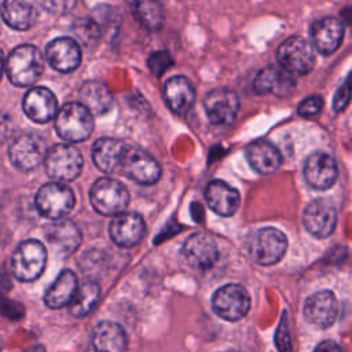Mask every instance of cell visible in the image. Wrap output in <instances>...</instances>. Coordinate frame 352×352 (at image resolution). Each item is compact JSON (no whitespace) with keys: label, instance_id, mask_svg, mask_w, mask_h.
<instances>
[{"label":"cell","instance_id":"obj_9","mask_svg":"<svg viewBox=\"0 0 352 352\" xmlns=\"http://www.w3.org/2000/svg\"><path fill=\"white\" fill-rule=\"evenodd\" d=\"M212 307L220 318L235 322L249 312L250 296L243 286L228 283L214 292L212 297Z\"/></svg>","mask_w":352,"mask_h":352},{"label":"cell","instance_id":"obj_34","mask_svg":"<svg viewBox=\"0 0 352 352\" xmlns=\"http://www.w3.org/2000/svg\"><path fill=\"white\" fill-rule=\"evenodd\" d=\"M172 65H173V59L170 58V55L166 51L154 52L148 58V67H150L151 73L155 74L157 77H161L162 73L166 69H169Z\"/></svg>","mask_w":352,"mask_h":352},{"label":"cell","instance_id":"obj_1","mask_svg":"<svg viewBox=\"0 0 352 352\" xmlns=\"http://www.w3.org/2000/svg\"><path fill=\"white\" fill-rule=\"evenodd\" d=\"M6 70L10 81L14 85H32L38 80L44 70L43 55L34 45H19L10 54Z\"/></svg>","mask_w":352,"mask_h":352},{"label":"cell","instance_id":"obj_25","mask_svg":"<svg viewBox=\"0 0 352 352\" xmlns=\"http://www.w3.org/2000/svg\"><path fill=\"white\" fill-rule=\"evenodd\" d=\"M126 144L114 138H102L92 146L94 164L106 173H111L120 169L122 157L126 150Z\"/></svg>","mask_w":352,"mask_h":352},{"label":"cell","instance_id":"obj_26","mask_svg":"<svg viewBox=\"0 0 352 352\" xmlns=\"http://www.w3.org/2000/svg\"><path fill=\"white\" fill-rule=\"evenodd\" d=\"M92 345L96 352H124L128 337L118 323L103 320L92 330Z\"/></svg>","mask_w":352,"mask_h":352},{"label":"cell","instance_id":"obj_30","mask_svg":"<svg viewBox=\"0 0 352 352\" xmlns=\"http://www.w3.org/2000/svg\"><path fill=\"white\" fill-rule=\"evenodd\" d=\"M80 103L89 110L91 114L103 116L113 104V96L110 89L99 81H87L78 89Z\"/></svg>","mask_w":352,"mask_h":352},{"label":"cell","instance_id":"obj_28","mask_svg":"<svg viewBox=\"0 0 352 352\" xmlns=\"http://www.w3.org/2000/svg\"><path fill=\"white\" fill-rule=\"evenodd\" d=\"M1 15L8 26L26 30L36 23L38 11L33 0H4Z\"/></svg>","mask_w":352,"mask_h":352},{"label":"cell","instance_id":"obj_6","mask_svg":"<svg viewBox=\"0 0 352 352\" xmlns=\"http://www.w3.org/2000/svg\"><path fill=\"white\" fill-rule=\"evenodd\" d=\"M74 204V194L65 183H47L36 194V208L38 213L51 220H59L69 214Z\"/></svg>","mask_w":352,"mask_h":352},{"label":"cell","instance_id":"obj_16","mask_svg":"<svg viewBox=\"0 0 352 352\" xmlns=\"http://www.w3.org/2000/svg\"><path fill=\"white\" fill-rule=\"evenodd\" d=\"M338 315V302L330 290H320L309 296L304 304L305 319L320 329L330 327Z\"/></svg>","mask_w":352,"mask_h":352},{"label":"cell","instance_id":"obj_17","mask_svg":"<svg viewBox=\"0 0 352 352\" xmlns=\"http://www.w3.org/2000/svg\"><path fill=\"white\" fill-rule=\"evenodd\" d=\"M183 254L191 267L206 270L217 261L219 249L212 236L205 232H194L186 239Z\"/></svg>","mask_w":352,"mask_h":352},{"label":"cell","instance_id":"obj_2","mask_svg":"<svg viewBox=\"0 0 352 352\" xmlns=\"http://www.w3.org/2000/svg\"><path fill=\"white\" fill-rule=\"evenodd\" d=\"M55 129L67 142H82L94 131V117L80 102H70L56 113Z\"/></svg>","mask_w":352,"mask_h":352},{"label":"cell","instance_id":"obj_41","mask_svg":"<svg viewBox=\"0 0 352 352\" xmlns=\"http://www.w3.org/2000/svg\"><path fill=\"white\" fill-rule=\"evenodd\" d=\"M3 345H4V341H3V338L0 337V351L3 349Z\"/></svg>","mask_w":352,"mask_h":352},{"label":"cell","instance_id":"obj_18","mask_svg":"<svg viewBox=\"0 0 352 352\" xmlns=\"http://www.w3.org/2000/svg\"><path fill=\"white\" fill-rule=\"evenodd\" d=\"M44 234L52 250L60 257L70 256L81 243V232L70 220H55L45 227Z\"/></svg>","mask_w":352,"mask_h":352},{"label":"cell","instance_id":"obj_23","mask_svg":"<svg viewBox=\"0 0 352 352\" xmlns=\"http://www.w3.org/2000/svg\"><path fill=\"white\" fill-rule=\"evenodd\" d=\"M164 99L168 107L177 116L191 110L195 102V89L191 81L184 76H173L164 85Z\"/></svg>","mask_w":352,"mask_h":352},{"label":"cell","instance_id":"obj_32","mask_svg":"<svg viewBox=\"0 0 352 352\" xmlns=\"http://www.w3.org/2000/svg\"><path fill=\"white\" fill-rule=\"evenodd\" d=\"M133 14L136 19L150 30H158L164 25V11L157 0H136Z\"/></svg>","mask_w":352,"mask_h":352},{"label":"cell","instance_id":"obj_40","mask_svg":"<svg viewBox=\"0 0 352 352\" xmlns=\"http://www.w3.org/2000/svg\"><path fill=\"white\" fill-rule=\"evenodd\" d=\"M4 54L3 51L0 50V78H1V74H3V70H4Z\"/></svg>","mask_w":352,"mask_h":352},{"label":"cell","instance_id":"obj_19","mask_svg":"<svg viewBox=\"0 0 352 352\" xmlns=\"http://www.w3.org/2000/svg\"><path fill=\"white\" fill-rule=\"evenodd\" d=\"M296 88L294 76L276 65H270L261 69L253 81V89L256 94H274L278 96H286Z\"/></svg>","mask_w":352,"mask_h":352},{"label":"cell","instance_id":"obj_35","mask_svg":"<svg viewBox=\"0 0 352 352\" xmlns=\"http://www.w3.org/2000/svg\"><path fill=\"white\" fill-rule=\"evenodd\" d=\"M323 98L320 95H311L305 98L297 107V113L301 117H312L322 110Z\"/></svg>","mask_w":352,"mask_h":352},{"label":"cell","instance_id":"obj_11","mask_svg":"<svg viewBox=\"0 0 352 352\" xmlns=\"http://www.w3.org/2000/svg\"><path fill=\"white\" fill-rule=\"evenodd\" d=\"M204 109L213 125H231L239 110V99L232 89L214 88L205 95Z\"/></svg>","mask_w":352,"mask_h":352},{"label":"cell","instance_id":"obj_24","mask_svg":"<svg viewBox=\"0 0 352 352\" xmlns=\"http://www.w3.org/2000/svg\"><path fill=\"white\" fill-rule=\"evenodd\" d=\"M205 198L209 208L220 216H231L241 204L239 192L221 180H213L205 190Z\"/></svg>","mask_w":352,"mask_h":352},{"label":"cell","instance_id":"obj_20","mask_svg":"<svg viewBox=\"0 0 352 352\" xmlns=\"http://www.w3.org/2000/svg\"><path fill=\"white\" fill-rule=\"evenodd\" d=\"M45 56L55 70L70 73L80 66L81 50L74 38L59 37L47 45Z\"/></svg>","mask_w":352,"mask_h":352},{"label":"cell","instance_id":"obj_15","mask_svg":"<svg viewBox=\"0 0 352 352\" xmlns=\"http://www.w3.org/2000/svg\"><path fill=\"white\" fill-rule=\"evenodd\" d=\"M146 231L143 217L135 212H122L111 220L109 234L111 241L121 248H131L138 245Z\"/></svg>","mask_w":352,"mask_h":352},{"label":"cell","instance_id":"obj_14","mask_svg":"<svg viewBox=\"0 0 352 352\" xmlns=\"http://www.w3.org/2000/svg\"><path fill=\"white\" fill-rule=\"evenodd\" d=\"M338 177V168L333 157L323 151L312 153L304 164V179L316 190L330 188Z\"/></svg>","mask_w":352,"mask_h":352},{"label":"cell","instance_id":"obj_38","mask_svg":"<svg viewBox=\"0 0 352 352\" xmlns=\"http://www.w3.org/2000/svg\"><path fill=\"white\" fill-rule=\"evenodd\" d=\"M12 133L11 117L0 110V143H4Z\"/></svg>","mask_w":352,"mask_h":352},{"label":"cell","instance_id":"obj_7","mask_svg":"<svg viewBox=\"0 0 352 352\" xmlns=\"http://www.w3.org/2000/svg\"><path fill=\"white\" fill-rule=\"evenodd\" d=\"M287 249L286 235L274 227L260 228L252 235L249 253L252 260L260 265L276 264Z\"/></svg>","mask_w":352,"mask_h":352},{"label":"cell","instance_id":"obj_8","mask_svg":"<svg viewBox=\"0 0 352 352\" xmlns=\"http://www.w3.org/2000/svg\"><path fill=\"white\" fill-rule=\"evenodd\" d=\"M47 250L36 239H28L18 245L12 256L14 276L22 282L37 279L45 268Z\"/></svg>","mask_w":352,"mask_h":352},{"label":"cell","instance_id":"obj_31","mask_svg":"<svg viewBox=\"0 0 352 352\" xmlns=\"http://www.w3.org/2000/svg\"><path fill=\"white\" fill-rule=\"evenodd\" d=\"M100 289L99 285L94 280H84L78 287L77 292L72 300L70 305V312L72 315L81 318L88 315L92 308L96 305L99 300Z\"/></svg>","mask_w":352,"mask_h":352},{"label":"cell","instance_id":"obj_39","mask_svg":"<svg viewBox=\"0 0 352 352\" xmlns=\"http://www.w3.org/2000/svg\"><path fill=\"white\" fill-rule=\"evenodd\" d=\"M314 352H345L337 342L326 340L322 341L320 344L316 345V348L314 349Z\"/></svg>","mask_w":352,"mask_h":352},{"label":"cell","instance_id":"obj_36","mask_svg":"<svg viewBox=\"0 0 352 352\" xmlns=\"http://www.w3.org/2000/svg\"><path fill=\"white\" fill-rule=\"evenodd\" d=\"M76 1L77 0H43V4L50 12L62 15L69 12L74 7Z\"/></svg>","mask_w":352,"mask_h":352},{"label":"cell","instance_id":"obj_12","mask_svg":"<svg viewBox=\"0 0 352 352\" xmlns=\"http://www.w3.org/2000/svg\"><path fill=\"white\" fill-rule=\"evenodd\" d=\"M47 154L44 140L33 133H23L14 139L10 146L8 155L14 166L21 170H32L37 168Z\"/></svg>","mask_w":352,"mask_h":352},{"label":"cell","instance_id":"obj_42","mask_svg":"<svg viewBox=\"0 0 352 352\" xmlns=\"http://www.w3.org/2000/svg\"><path fill=\"white\" fill-rule=\"evenodd\" d=\"M228 352H239V351H228Z\"/></svg>","mask_w":352,"mask_h":352},{"label":"cell","instance_id":"obj_5","mask_svg":"<svg viewBox=\"0 0 352 352\" xmlns=\"http://www.w3.org/2000/svg\"><path fill=\"white\" fill-rule=\"evenodd\" d=\"M47 175L59 183L74 180L82 169V155L72 144H55L44 157Z\"/></svg>","mask_w":352,"mask_h":352},{"label":"cell","instance_id":"obj_22","mask_svg":"<svg viewBox=\"0 0 352 352\" xmlns=\"http://www.w3.org/2000/svg\"><path fill=\"white\" fill-rule=\"evenodd\" d=\"M23 110L34 122H48L58 113L56 96L45 87H34L23 98Z\"/></svg>","mask_w":352,"mask_h":352},{"label":"cell","instance_id":"obj_37","mask_svg":"<svg viewBox=\"0 0 352 352\" xmlns=\"http://www.w3.org/2000/svg\"><path fill=\"white\" fill-rule=\"evenodd\" d=\"M349 102V82L345 81L336 92L333 106L336 111H341Z\"/></svg>","mask_w":352,"mask_h":352},{"label":"cell","instance_id":"obj_33","mask_svg":"<svg viewBox=\"0 0 352 352\" xmlns=\"http://www.w3.org/2000/svg\"><path fill=\"white\" fill-rule=\"evenodd\" d=\"M73 32L76 37L84 44V45H92L98 41L100 36V26L94 19H80L73 25Z\"/></svg>","mask_w":352,"mask_h":352},{"label":"cell","instance_id":"obj_29","mask_svg":"<svg viewBox=\"0 0 352 352\" xmlns=\"http://www.w3.org/2000/svg\"><path fill=\"white\" fill-rule=\"evenodd\" d=\"M78 280L72 270H63L55 282L48 287L44 294V302L48 308L58 309L69 305L77 292Z\"/></svg>","mask_w":352,"mask_h":352},{"label":"cell","instance_id":"obj_21","mask_svg":"<svg viewBox=\"0 0 352 352\" xmlns=\"http://www.w3.org/2000/svg\"><path fill=\"white\" fill-rule=\"evenodd\" d=\"M344 37V25L334 16H324L316 21L311 28V38L315 51L323 55L333 54Z\"/></svg>","mask_w":352,"mask_h":352},{"label":"cell","instance_id":"obj_27","mask_svg":"<svg viewBox=\"0 0 352 352\" xmlns=\"http://www.w3.org/2000/svg\"><path fill=\"white\" fill-rule=\"evenodd\" d=\"M246 160L249 165L261 175H270L282 165L279 150L268 140H256L246 148Z\"/></svg>","mask_w":352,"mask_h":352},{"label":"cell","instance_id":"obj_10","mask_svg":"<svg viewBox=\"0 0 352 352\" xmlns=\"http://www.w3.org/2000/svg\"><path fill=\"white\" fill-rule=\"evenodd\" d=\"M118 170L139 184H154L161 177V166L157 160L147 151L129 146Z\"/></svg>","mask_w":352,"mask_h":352},{"label":"cell","instance_id":"obj_3","mask_svg":"<svg viewBox=\"0 0 352 352\" xmlns=\"http://www.w3.org/2000/svg\"><path fill=\"white\" fill-rule=\"evenodd\" d=\"M89 199L98 213L103 216H117L126 209L129 191L116 179L100 177L91 186Z\"/></svg>","mask_w":352,"mask_h":352},{"label":"cell","instance_id":"obj_4","mask_svg":"<svg viewBox=\"0 0 352 352\" xmlns=\"http://www.w3.org/2000/svg\"><path fill=\"white\" fill-rule=\"evenodd\" d=\"M276 58L279 66L292 76H304L314 69L316 51L307 38L293 36L279 45Z\"/></svg>","mask_w":352,"mask_h":352},{"label":"cell","instance_id":"obj_13","mask_svg":"<svg viewBox=\"0 0 352 352\" xmlns=\"http://www.w3.org/2000/svg\"><path fill=\"white\" fill-rule=\"evenodd\" d=\"M302 223L311 235L316 238L329 236L337 224V210L333 202L326 198L311 201L304 209Z\"/></svg>","mask_w":352,"mask_h":352}]
</instances>
